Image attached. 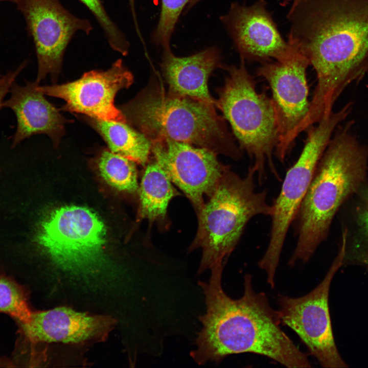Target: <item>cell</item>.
Wrapping results in <instances>:
<instances>
[{"instance_id":"cell-27","label":"cell","mask_w":368,"mask_h":368,"mask_svg":"<svg viewBox=\"0 0 368 368\" xmlns=\"http://www.w3.org/2000/svg\"><path fill=\"white\" fill-rule=\"evenodd\" d=\"M18 1V0H0V2H1L7 1V2H13V3H15V4H16V3H17Z\"/></svg>"},{"instance_id":"cell-7","label":"cell","mask_w":368,"mask_h":368,"mask_svg":"<svg viewBox=\"0 0 368 368\" xmlns=\"http://www.w3.org/2000/svg\"><path fill=\"white\" fill-rule=\"evenodd\" d=\"M106 227L93 211L83 206L56 208L39 225L38 245L54 264L74 273L99 271L103 264Z\"/></svg>"},{"instance_id":"cell-21","label":"cell","mask_w":368,"mask_h":368,"mask_svg":"<svg viewBox=\"0 0 368 368\" xmlns=\"http://www.w3.org/2000/svg\"><path fill=\"white\" fill-rule=\"evenodd\" d=\"M97 163L101 175L111 187L130 193L137 190L136 163L133 160L104 149L100 153Z\"/></svg>"},{"instance_id":"cell-25","label":"cell","mask_w":368,"mask_h":368,"mask_svg":"<svg viewBox=\"0 0 368 368\" xmlns=\"http://www.w3.org/2000/svg\"><path fill=\"white\" fill-rule=\"evenodd\" d=\"M28 61H24L21 63L16 70L10 71L4 75H3L0 80V110L3 107V103L4 98L10 91L11 85L20 74L21 71L27 65Z\"/></svg>"},{"instance_id":"cell-13","label":"cell","mask_w":368,"mask_h":368,"mask_svg":"<svg viewBox=\"0 0 368 368\" xmlns=\"http://www.w3.org/2000/svg\"><path fill=\"white\" fill-rule=\"evenodd\" d=\"M151 143L155 161L198 213L204 203L203 196L211 195L229 168L219 162L216 153L205 148L168 139Z\"/></svg>"},{"instance_id":"cell-18","label":"cell","mask_w":368,"mask_h":368,"mask_svg":"<svg viewBox=\"0 0 368 368\" xmlns=\"http://www.w3.org/2000/svg\"><path fill=\"white\" fill-rule=\"evenodd\" d=\"M96 131L111 152L144 166L147 162L152 143L143 133L126 122L78 116Z\"/></svg>"},{"instance_id":"cell-24","label":"cell","mask_w":368,"mask_h":368,"mask_svg":"<svg viewBox=\"0 0 368 368\" xmlns=\"http://www.w3.org/2000/svg\"><path fill=\"white\" fill-rule=\"evenodd\" d=\"M189 0H162L158 24L152 33V39L163 48H169L170 39L185 6Z\"/></svg>"},{"instance_id":"cell-22","label":"cell","mask_w":368,"mask_h":368,"mask_svg":"<svg viewBox=\"0 0 368 368\" xmlns=\"http://www.w3.org/2000/svg\"><path fill=\"white\" fill-rule=\"evenodd\" d=\"M32 312L20 286L0 275V313L10 315L18 323L25 324L30 321Z\"/></svg>"},{"instance_id":"cell-16","label":"cell","mask_w":368,"mask_h":368,"mask_svg":"<svg viewBox=\"0 0 368 368\" xmlns=\"http://www.w3.org/2000/svg\"><path fill=\"white\" fill-rule=\"evenodd\" d=\"M19 324L24 335L32 341L77 343L106 334L113 323L106 316L59 307L32 312L29 322Z\"/></svg>"},{"instance_id":"cell-10","label":"cell","mask_w":368,"mask_h":368,"mask_svg":"<svg viewBox=\"0 0 368 368\" xmlns=\"http://www.w3.org/2000/svg\"><path fill=\"white\" fill-rule=\"evenodd\" d=\"M289 44L290 50L285 57L262 62L256 71L272 92L279 131L274 154L282 163L293 146L298 128L310 106L306 76L309 61L295 47Z\"/></svg>"},{"instance_id":"cell-14","label":"cell","mask_w":368,"mask_h":368,"mask_svg":"<svg viewBox=\"0 0 368 368\" xmlns=\"http://www.w3.org/2000/svg\"><path fill=\"white\" fill-rule=\"evenodd\" d=\"M221 21L245 60H280L289 51L290 45L281 35L264 0L250 6L234 3Z\"/></svg>"},{"instance_id":"cell-17","label":"cell","mask_w":368,"mask_h":368,"mask_svg":"<svg viewBox=\"0 0 368 368\" xmlns=\"http://www.w3.org/2000/svg\"><path fill=\"white\" fill-rule=\"evenodd\" d=\"M222 65L220 51L215 47L183 57L175 56L170 47L163 48L160 64L170 91L214 105L216 101L209 93L208 79Z\"/></svg>"},{"instance_id":"cell-1","label":"cell","mask_w":368,"mask_h":368,"mask_svg":"<svg viewBox=\"0 0 368 368\" xmlns=\"http://www.w3.org/2000/svg\"><path fill=\"white\" fill-rule=\"evenodd\" d=\"M288 42L315 71L306 120L319 122L368 70V0H288Z\"/></svg>"},{"instance_id":"cell-8","label":"cell","mask_w":368,"mask_h":368,"mask_svg":"<svg viewBox=\"0 0 368 368\" xmlns=\"http://www.w3.org/2000/svg\"><path fill=\"white\" fill-rule=\"evenodd\" d=\"M346 119L341 110L332 111L318 123L308 127L303 149L295 163L287 171L280 192L272 204L273 212L269 243L259 265L274 271L288 231L305 195L316 167L326 149L332 135Z\"/></svg>"},{"instance_id":"cell-26","label":"cell","mask_w":368,"mask_h":368,"mask_svg":"<svg viewBox=\"0 0 368 368\" xmlns=\"http://www.w3.org/2000/svg\"><path fill=\"white\" fill-rule=\"evenodd\" d=\"M200 1L201 0H189L188 4V8H191Z\"/></svg>"},{"instance_id":"cell-4","label":"cell","mask_w":368,"mask_h":368,"mask_svg":"<svg viewBox=\"0 0 368 368\" xmlns=\"http://www.w3.org/2000/svg\"><path fill=\"white\" fill-rule=\"evenodd\" d=\"M128 124L151 142L171 140L240 159L236 144L214 105L166 90L160 78H153L133 99L120 106Z\"/></svg>"},{"instance_id":"cell-20","label":"cell","mask_w":368,"mask_h":368,"mask_svg":"<svg viewBox=\"0 0 368 368\" xmlns=\"http://www.w3.org/2000/svg\"><path fill=\"white\" fill-rule=\"evenodd\" d=\"M355 195L352 232L342 233L343 264L368 267V186L363 183Z\"/></svg>"},{"instance_id":"cell-12","label":"cell","mask_w":368,"mask_h":368,"mask_svg":"<svg viewBox=\"0 0 368 368\" xmlns=\"http://www.w3.org/2000/svg\"><path fill=\"white\" fill-rule=\"evenodd\" d=\"M133 82L131 72L121 59L105 71L92 70L76 80L62 84L38 85L44 95L63 100L61 109L89 117L126 122L114 104L118 92L128 88Z\"/></svg>"},{"instance_id":"cell-19","label":"cell","mask_w":368,"mask_h":368,"mask_svg":"<svg viewBox=\"0 0 368 368\" xmlns=\"http://www.w3.org/2000/svg\"><path fill=\"white\" fill-rule=\"evenodd\" d=\"M179 194L167 172L155 160L143 174L140 189V215L152 221L163 220L171 199Z\"/></svg>"},{"instance_id":"cell-9","label":"cell","mask_w":368,"mask_h":368,"mask_svg":"<svg viewBox=\"0 0 368 368\" xmlns=\"http://www.w3.org/2000/svg\"><path fill=\"white\" fill-rule=\"evenodd\" d=\"M343 257L344 248L340 246L324 279L308 293L299 297L281 294L278 298L281 321L299 336L323 367L348 366L336 346L329 307L331 282L343 264Z\"/></svg>"},{"instance_id":"cell-28","label":"cell","mask_w":368,"mask_h":368,"mask_svg":"<svg viewBox=\"0 0 368 368\" xmlns=\"http://www.w3.org/2000/svg\"><path fill=\"white\" fill-rule=\"evenodd\" d=\"M2 76H3V75L0 74V80L1 79Z\"/></svg>"},{"instance_id":"cell-5","label":"cell","mask_w":368,"mask_h":368,"mask_svg":"<svg viewBox=\"0 0 368 368\" xmlns=\"http://www.w3.org/2000/svg\"><path fill=\"white\" fill-rule=\"evenodd\" d=\"M256 175L250 167L244 177L228 169L197 213L198 229L189 250L202 249L199 274L225 264L252 218L271 216L273 208L267 202V191L256 190Z\"/></svg>"},{"instance_id":"cell-11","label":"cell","mask_w":368,"mask_h":368,"mask_svg":"<svg viewBox=\"0 0 368 368\" xmlns=\"http://www.w3.org/2000/svg\"><path fill=\"white\" fill-rule=\"evenodd\" d=\"M16 5L34 42L38 65L36 81L39 84L49 75L55 84L74 35L78 31L88 35L93 27L88 20L71 13L60 0H18Z\"/></svg>"},{"instance_id":"cell-15","label":"cell","mask_w":368,"mask_h":368,"mask_svg":"<svg viewBox=\"0 0 368 368\" xmlns=\"http://www.w3.org/2000/svg\"><path fill=\"white\" fill-rule=\"evenodd\" d=\"M39 83L27 81L25 85L13 82L9 98L3 101V107L11 109L16 119V129L12 138V147L30 136L47 135L55 146L60 143L65 133V124L71 121L44 97L38 88Z\"/></svg>"},{"instance_id":"cell-2","label":"cell","mask_w":368,"mask_h":368,"mask_svg":"<svg viewBox=\"0 0 368 368\" xmlns=\"http://www.w3.org/2000/svg\"><path fill=\"white\" fill-rule=\"evenodd\" d=\"M225 265L213 267L208 282L199 281L204 295L205 313L199 316L202 328L190 356L199 365L220 363L227 356L244 353L260 355L287 367H310L306 354L302 352L281 329L278 311L267 296L257 293L251 275L244 278V293L233 299L222 286Z\"/></svg>"},{"instance_id":"cell-6","label":"cell","mask_w":368,"mask_h":368,"mask_svg":"<svg viewBox=\"0 0 368 368\" xmlns=\"http://www.w3.org/2000/svg\"><path fill=\"white\" fill-rule=\"evenodd\" d=\"M239 65L224 66L227 72L215 105L229 123L239 147L251 160L259 184L266 179V164L280 179L272 155L279 142L274 105L266 94L258 93L254 78L240 57Z\"/></svg>"},{"instance_id":"cell-3","label":"cell","mask_w":368,"mask_h":368,"mask_svg":"<svg viewBox=\"0 0 368 368\" xmlns=\"http://www.w3.org/2000/svg\"><path fill=\"white\" fill-rule=\"evenodd\" d=\"M353 124L337 128L316 167L293 222L297 239L290 266L309 260L340 206L365 182L368 147L353 134Z\"/></svg>"},{"instance_id":"cell-23","label":"cell","mask_w":368,"mask_h":368,"mask_svg":"<svg viewBox=\"0 0 368 368\" xmlns=\"http://www.w3.org/2000/svg\"><path fill=\"white\" fill-rule=\"evenodd\" d=\"M91 13L104 31L110 47L126 56L130 44L125 34L108 15L101 0H78Z\"/></svg>"}]
</instances>
